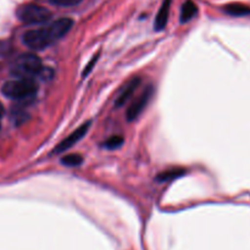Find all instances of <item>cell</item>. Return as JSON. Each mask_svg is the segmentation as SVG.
Returning <instances> with one entry per match:
<instances>
[{"label": "cell", "instance_id": "obj_1", "mask_svg": "<svg viewBox=\"0 0 250 250\" xmlns=\"http://www.w3.org/2000/svg\"><path fill=\"white\" fill-rule=\"evenodd\" d=\"M73 27V20L61 17L46 27L29 29L22 36V42L32 50H43L65 37Z\"/></svg>", "mask_w": 250, "mask_h": 250}, {"label": "cell", "instance_id": "obj_2", "mask_svg": "<svg viewBox=\"0 0 250 250\" xmlns=\"http://www.w3.org/2000/svg\"><path fill=\"white\" fill-rule=\"evenodd\" d=\"M42 72L43 63L36 54H22L10 66V73L15 78H33Z\"/></svg>", "mask_w": 250, "mask_h": 250}, {"label": "cell", "instance_id": "obj_3", "mask_svg": "<svg viewBox=\"0 0 250 250\" xmlns=\"http://www.w3.org/2000/svg\"><path fill=\"white\" fill-rule=\"evenodd\" d=\"M1 92L5 97L14 100H27L38 92V84L33 78H15L4 83Z\"/></svg>", "mask_w": 250, "mask_h": 250}, {"label": "cell", "instance_id": "obj_4", "mask_svg": "<svg viewBox=\"0 0 250 250\" xmlns=\"http://www.w3.org/2000/svg\"><path fill=\"white\" fill-rule=\"evenodd\" d=\"M17 19L26 24H42L53 17L51 11L37 4L22 5L16 11Z\"/></svg>", "mask_w": 250, "mask_h": 250}, {"label": "cell", "instance_id": "obj_5", "mask_svg": "<svg viewBox=\"0 0 250 250\" xmlns=\"http://www.w3.org/2000/svg\"><path fill=\"white\" fill-rule=\"evenodd\" d=\"M154 95V87L153 84H149L144 88L143 92L138 95V98L132 102V104L127 107L126 111V119L128 122L134 121L136 119H138L139 115L144 111L148 104L150 103L151 98Z\"/></svg>", "mask_w": 250, "mask_h": 250}, {"label": "cell", "instance_id": "obj_6", "mask_svg": "<svg viewBox=\"0 0 250 250\" xmlns=\"http://www.w3.org/2000/svg\"><path fill=\"white\" fill-rule=\"evenodd\" d=\"M90 125H92V122L90 121H87L84 122V124L81 125V126L78 127L76 131H73L70 136L66 137L63 141H61L60 143L56 146V148L54 149L51 154H61L63 153V151L68 150L70 148H72L76 143H78V142L82 141V139L84 138L85 134H87L88 131H89Z\"/></svg>", "mask_w": 250, "mask_h": 250}, {"label": "cell", "instance_id": "obj_7", "mask_svg": "<svg viewBox=\"0 0 250 250\" xmlns=\"http://www.w3.org/2000/svg\"><path fill=\"white\" fill-rule=\"evenodd\" d=\"M141 82H142V80L139 77L131 78V80H129L128 82L124 85V88H122L121 92H120L119 97H117V99L115 100V105H116L117 107L124 106V105L126 104L129 99H131V97L134 94V92H136L137 88L139 87Z\"/></svg>", "mask_w": 250, "mask_h": 250}, {"label": "cell", "instance_id": "obj_8", "mask_svg": "<svg viewBox=\"0 0 250 250\" xmlns=\"http://www.w3.org/2000/svg\"><path fill=\"white\" fill-rule=\"evenodd\" d=\"M172 0H164L163 5H161L160 10H159L158 15L155 19V29L156 31H163L166 27L168 21V14H170V7Z\"/></svg>", "mask_w": 250, "mask_h": 250}, {"label": "cell", "instance_id": "obj_9", "mask_svg": "<svg viewBox=\"0 0 250 250\" xmlns=\"http://www.w3.org/2000/svg\"><path fill=\"white\" fill-rule=\"evenodd\" d=\"M197 12H198V7L197 5H195V2L192 1V0H187V1L183 4L182 10H181V16H180L181 23H186V22L190 21V20L197 15Z\"/></svg>", "mask_w": 250, "mask_h": 250}, {"label": "cell", "instance_id": "obj_10", "mask_svg": "<svg viewBox=\"0 0 250 250\" xmlns=\"http://www.w3.org/2000/svg\"><path fill=\"white\" fill-rule=\"evenodd\" d=\"M225 12L231 16L241 17V16H247L250 15V7L247 6L244 4H239V2H234V4H229L224 7Z\"/></svg>", "mask_w": 250, "mask_h": 250}, {"label": "cell", "instance_id": "obj_11", "mask_svg": "<svg viewBox=\"0 0 250 250\" xmlns=\"http://www.w3.org/2000/svg\"><path fill=\"white\" fill-rule=\"evenodd\" d=\"M186 173V170L182 167H173V168H168V170L163 171L158 175L156 180L159 182H168V181L176 180V178L181 177Z\"/></svg>", "mask_w": 250, "mask_h": 250}, {"label": "cell", "instance_id": "obj_12", "mask_svg": "<svg viewBox=\"0 0 250 250\" xmlns=\"http://www.w3.org/2000/svg\"><path fill=\"white\" fill-rule=\"evenodd\" d=\"M60 163L67 167H76L83 163V156L81 154H67L61 158Z\"/></svg>", "mask_w": 250, "mask_h": 250}, {"label": "cell", "instance_id": "obj_13", "mask_svg": "<svg viewBox=\"0 0 250 250\" xmlns=\"http://www.w3.org/2000/svg\"><path fill=\"white\" fill-rule=\"evenodd\" d=\"M125 142V138L122 136H117V134H115V136L110 137V138H107L106 141L103 143V146H104V148L109 149V150H115V149L120 148V146L124 144Z\"/></svg>", "mask_w": 250, "mask_h": 250}, {"label": "cell", "instance_id": "obj_14", "mask_svg": "<svg viewBox=\"0 0 250 250\" xmlns=\"http://www.w3.org/2000/svg\"><path fill=\"white\" fill-rule=\"evenodd\" d=\"M53 5L56 6H62V7H71L76 6V5L80 4L82 0H49Z\"/></svg>", "mask_w": 250, "mask_h": 250}, {"label": "cell", "instance_id": "obj_15", "mask_svg": "<svg viewBox=\"0 0 250 250\" xmlns=\"http://www.w3.org/2000/svg\"><path fill=\"white\" fill-rule=\"evenodd\" d=\"M27 115L28 114H26V112L24 111H16V112H14V114H12V117H14V120H15V124L16 125H21L22 122H24L27 120Z\"/></svg>", "mask_w": 250, "mask_h": 250}, {"label": "cell", "instance_id": "obj_16", "mask_svg": "<svg viewBox=\"0 0 250 250\" xmlns=\"http://www.w3.org/2000/svg\"><path fill=\"white\" fill-rule=\"evenodd\" d=\"M2 115H4V106H2V104L0 103V119L2 117Z\"/></svg>", "mask_w": 250, "mask_h": 250}]
</instances>
